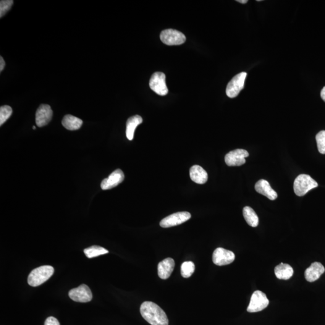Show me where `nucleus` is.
<instances>
[{"label":"nucleus","mask_w":325,"mask_h":325,"mask_svg":"<svg viewBox=\"0 0 325 325\" xmlns=\"http://www.w3.org/2000/svg\"><path fill=\"white\" fill-rule=\"evenodd\" d=\"M141 316L151 325H169V320L165 312L158 305L146 301L140 308Z\"/></svg>","instance_id":"nucleus-1"},{"label":"nucleus","mask_w":325,"mask_h":325,"mask_svg":"<svg viewBox=\"0 0 325 325\" xmlns=\"http://www.w3.org/2000/svg\"><path fill=\"white\" fill-rule=\"evenodd\" d=\"M54 269L51 266H43L31 271L28 277V284L32 287H38L44 284L53 275Z\"/></svg>","instance_id":"nucleus-2"},{"label":"nucleus","mask_w":325,"mask_h":325,"mask_svg":"<svg viewBox=\"0 0 325 325\" xmlns=\"http://www.w3.org/2000/svg\"><path fill=\"white\" fill-rule=\"evenodd\" d=\"M318 187V183L313 180L310 175L301 174L296 178L294 182L295 193L298 196L306 195L309 191Z\"/></svg>","instance_id":"nucleus-3"},{"label":"nucleus","mask_w":325,"mask_h":325,"mask_svg":"<svg viewBox=\"0 0 325 325\" xmlns=\"http://www.w3.org/2000/svg\"><path fill=\"white\" fill-rule=\"evenodd\" d=\"M269 301L265 293L256 290L251 296L250 304L247 308L249 313H256L264 310L269 305Z\"/></svg>","instance_id":"nucleus-4"},{"label":"nucleus","mask_w":325,"mask_h":325,"mask_svg":"<svg viewBox=\"0 0 325 325\" xmlns=\"http://www.w3.org/2000/svg\"><path fill=\"white\" fill-rule=\"evenodd\" d=\"M149 87L159 95H166L168 93V89L166 83V76L164 73L157 72L152 75L149 80Z\"/></svg>","instance_id":"nucleus-5"},{"label":"nucleus","mask_w":325,"mask_h":325,"mask_svg":"<svg viewBox=\"0 0 325 325\" xmlns=\"http://www.w3.org/2000/svg\"><path fill=\"white\" fill-rule=\"evenodd\" d=\"M246 76H247V73L242 72L232 78V80L228 84L226 89V93L228 96L233 98L238 96L245 86Z\"/></svg>","instance_id":"nucleus-6"},{"label":"nucleus","mask_w":325,"mask_h":325,"mask_svg":"<svg viewBox=\"0 0 325 325\" xmlns=\"http://www.w3.org/2000/svg\"><path fill=\"white\" fill-rule=\"evenodd\" d=\"M161 39L167 46H180L184 44L186 38L184 34L174 29H167L162 31Z\"/></svg>","instance_id":"nucleus-7"},{"label":"nucleus","mask_w":325,"mask_h":325,"mask_svg":"<svg viewBox=\"0 0 325 325\" xmlns=\"http://www.w3.org/2000/svg\"><path fill=\"white\" fill-rule=\"evenodd\" d=\"M191 214L187 211L178 212L162 219L160 225L162 228H170L177 226L187 221L191 218Z\"/></svg>","instance_id":"nucleus-8"},{"label":"nucleus","mask_w":325,"mask_h":325,"mask_svg":"<svg viewBox=\"0 0 325 325\" xmlns=\"http://www.w3.org/2000/svg\"><path fill=\"white\" fill-rule=\"evenodd\" d=\"M69 296L75 302L86 303L90 302L92 300L93 293L87 285L82 284L77 288L70 290Z\"/></svg>","instance_id":"nucleus-9"},{"label":"nucleus","mask_w":325,"mask_h":325,"mask_svg":"<svg viewBox=\"0 0 325 325\" xmlns=\"http://www.w3.org/2000/svg\"><path fill=\"white\" fill-rule=\"evenodd\" d=\"M248 156V152L245 149H237L228 153L225 161L229 166H240L245 163V158Z\"/></svg>","instance_id":"nucleus-10"},{"label":"nucleus","mask_w":325,"mask_h":325,"mask_svg":"<svg viewBox=\"0 0 325 325\" xmlns=\"http://www.w3.org/2000/svg\"><path fill=\"white\" fill-rule=\"evenodd\" d=\"M235 258L233 252L218 248L214 250L213 254V262L217 266H222L232 263Z\"/></svg>","instance_id":"nucleus-11"},{"label":"nucleus","mask_w":325,"mask_h":325,"mask_svg":"<svg viewBox=\"0 0 325 325\" xmlns=\"http://www.w3.org/2000/svg\"><path fill=\"white\" fill-rule=\"evenodd\" d=\"M52 111L48 104H41L36 113V123L39 127H43L51 121Z\"/></svg>","instance_id":"nucleus-12"},{"label":"nucleus","mask_w":325,"mask_h":325,"mask_svg":"<svg viewBox=\"0 0 325 325\" xmlns=\"http://www.w3.org/2000/svg\"><path fill=\"white\" fill-rule=\"evenodd\" d=\"M124 172L120 169H116L113 172L108 178H105L101 182L102 189L106 190L116 187L124 180Z\"/></svg>","instance_id":"nucleus-13"},{"label":"nucleus","mask_w":325,"mask_h":325,"mask_svg":"<svg viewBox=\"0 0 325 325\" xmlns=\"http://www.w3.org/2000/svg\"><path fill=\"white\" fill-rule=\"evenodd\" d=\"M325 271V267L319 262L312 263L305 272V278L308 282H314L319 279Z\"/></svg>","instance_id":"nucleus-14"},{"label":"nucleus","mask_w":325,"mask_h":325,"mask_svg":"<svg viewBox=\"0 0 325 325\" xmlns=\"http://www.w3.org/2000/svg\"><path fill=\"white\" fill-rule=\"evenodd\" d=\"M175 267V261L171 258L164 259L158 264L159 277L162 279H168Z\"/></svg>","instance_id":"nucleus-15"},{"label":"nucleus","mask_w":325,"mask_h":325,"mask_svg":"<svg viewBox=\"0 0 325 325\" xmlns=\"http://www.w3.org/2000/svg\"><path fill=\"white\" fill-rule=\"evenodd\" d=\"M255 188L256 192L265 196L270 200H275L278 197L277 193L271 187L269 182L266 180H259L256 183Z\"/></svg>","instance_id":"nucleus-16"},{"label":"nucleus","mask_w":325,"mask_h":325,"mask_svg":"<svg viewBox=\"0 0 325 325\" xmlns=\"http://www.w3.org/2000/svg\"><path fill=\"white\" fill-rule=\"evenodd\" d=\"M190 177L193 182L203 185L208 180V174L203 167L194 165L190 169Z\"/></svg>","instance_id":"nucleus-17"},{"label":"nucleus","mask_w":325,"mask_h":325,"mask_svg":"<svg viewBox=\"0 0 325 325\" xmlns=\"http://www.w3.org/2000/svg\"><path fill=\"white\" fill-rule=\"evenodd\" d=\"M294 271L293 267L288 264L281 263L275 267V274L278 279L287 280L292 278Z\"/></svg>","instance_id":"nucleus-18"},{"label":"nucleus","mask_w":325,"mask_h":325,"mask_svg":"<svg viewBox=\"0 0 325 325\" xmlns=\"http://www.w3.org/2000/svg\"><path fill=\"white\" fill-rule=\"evenodd\" d=\"M143 119L139 115H135L130 117L127 121V128H126V136L128 140H132L136 127L142 123Z\"/></svg>","instance_id":"nucleus-19"},{"label":"nucleus","mask_w":325,"mask_h":325,"mask_svg":"<svg viewBox=\"0 0 325 325\" xmlns=\"http://www.w3.org/2000/svg\"><path fill=\"white\" fill-rule=\"evenodd\" d=\"M82 124V120L70 115H66L62 120L63 126L69 130L73 131L80 129Z\"/></svg>","instance_id":"nucleus-20"},{"label":"nucleus","mask_w":325,"mask_h":325,"mask_svg":"<svg viewBox=\"0 0 325 325\" xmlns=\"http://www.w3.org/2000/svg\"><path fill=\"white\" fill-rule=\"evenodd\" d=\"M243 214L244 218L250 226L252 227L258 226L259 223L258 217L251 207L248 206L244 207Z\"/></svg>","instance_id":"nucleus-21"},{"label":"nucleus","mask_w":325,"mask_h":325,"mask_svg":"<svg viewBox=\"0 0 325 325\" xmlns=\"http://www.w3.org/2000/svg\"><path fill=\"white\" fill-rule=\"evenodd\" d=\"M84 253L85 254L86 256L88 258H92L108 254L109 251L107 250L106 249L101 247V246H93L84 250Z\"/></svg>","instance_id":"nucleus-22"},{"label":"nucleus","mask_w":325,"mask_h":325,"mask_svg":"<svg viewBox=\"0 0 325 325\" xmlns=\"http://www.w3.org/2000/svg\"><path fill=\"white\" fill-rule=\"evenodd\" d=\"M195 270V264L192 261H185L181 266V274L183 278L188 279L192 276Z\"/></svg>","instance_id":"nucleus-23"},{"label":"nucleus","mask_w":325,"mask_h":325,"mask_svg":"<svg viewBox=\"0 0 325 325\" xmlns=\"http://www.w3.org/2000/svg\"><path fill=\"white\" fill-rule=\"evenodd\" d=\"M12 114V109L9 106H1L0 108V125L4 124Z\"/></svg>","instance_id":"nucleus-24"},{"label":"nucleus","mask_w":325,"mask_h":325,"mask_svg":"<svg viewBox=\"0 0 325 325\" xmlns=\"http://www.w3.org/2000/svg\"><path fill=\"white\" fill-rule=\"evenodd\" d=\"M316 139L319 153L325 154V131H321L318 133Z\"/></svg>","instance_id":"nucleus-25"},{"label":"nucleus","mask_w":325,"mask_h":325,"mask_svg":"<svg viewBox=\"0 0 325 325\" xmlns=\"http://www.w3.org/2000/svg\"><path fill=\"white\" fill-rule=\"evenodd\" d=\"M13 4L14 1L12 0H1L0 1V17L2 18L9 12Z\"/></svg>","instance_id":"nucleus-26"},{"label":"nucleus","mask_w":325,"mask_h":325,"mask_svg":"<svg viewBox=\"0 0 325 325\" xmlns=\"http://www.w3.org/2000/svg\"><path fill=\"white\" fill-rule=\"evenodd\" d=\"M44 325H60L58 320L56 318H54V317H49V318L46 319V322H45Z\"/></svg>","instance_id":"nucleus-27"},{"label":"nucleus","mask_w":325,"mask_h":325,"mask_svg":"<svg viewBox=\"0 0 325 325\" xmlns=\"http://www.w3.org/2000/svg\"><path fill=\"white\" fill-rule=\"evenodd\" d=\"M5 65H6V64H5L3 58H2L1 56L0 57V71H2V70H4L5 67Z\"/></svg>","instance_id":"nucleus-28"},{"label":"nucleus","mask_w":325,"mask_h":325,"mask_svg":"<svg viewBox=\"0 0 325 325\" xmlns=\"http://www.w3.org/2000/svg\"><path fill=\"white\" fill-rule=\"evenodd\" d=\"M321 96L322 99H323V100L325 102V86L323 89H322L321 93Z\"/></svg>","instance_id":"nucleus-29"},{"label":"nucleus","mask_w":325,"mask_h":325,"mask_svg":"<svg viewBox=\"0 0 325 325\" xmlns=\"http://www.w3.org/2000/svg\"><path fill=\"white\" fill-rule=\"evenodd\" d=\"M237 1L242 4H246L248 2V0H237Z\"/></svg>","instance_id":"nucleus-30"},{"label":"nucleus","mask_w":325,"mask_h":325,"mask_svg":"<svg viewBox=\"0 0 325 325\" xmlns=\"http://www.w3.org/2000/svg\"><path fill=\"white\" fill-rule=\"evenodd\" d=\"M33 130H36V127H35V126H33Z\"/></svg>","instance_id":"nucleus-31"}]
</instances>
